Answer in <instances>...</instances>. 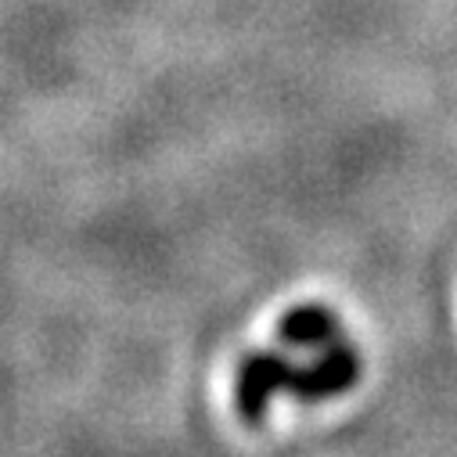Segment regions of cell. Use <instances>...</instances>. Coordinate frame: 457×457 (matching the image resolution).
I'll use <instances>...</instances> for the list:
<instances>
[{
  "mask_svg": "<svg viewBox=\"0 0 457 457\" xmlns=\"http://www.w3.org/2000/svg\"><path fill=\"white\" fill-rule=\"evenodd\" d=\"M295 364L278 350H256L238 364L235 375V414L245 425H260L270 411L274 393L288 389Z\"/></svg>",
  "mask_w": 457,
  "mask_h": 457,
  "instance_id": "obj_1",
  "label": "cell"
},
{
  "mask_svg": "<svg viewBox=\"0 0 457 457\" xmlns=\"http://www.w3.org/2000/svg\"><path fill=\"white\" fill-rule=\"evenodd\" d=\"M357 378H361V353L350 346V342L338 338V342H331V346L317 350L313 361L295 364L288 393L299 403H320V400H331L338 393L353 389Z\"/></svg>",
  "mask_w": 457,
  "mask_h": 457,
  "instance_id": "obj_2",
  "label": "cell"
},
{
  "mask_svg": "<svg viewBox=\"0 0 457 457\" xmlns=\"http://www.w3.org/2000/svg\"><path fill=\"white\" fill-rule=\"evenodd\" d=\"M278 342L288 350H324L338 342V317L324 303H299L281 313Z\"/></svg>",
  "mask_w": 457,
  "mask_h": 457,
  "instance_id": "obj_3",
  "label": "cell"
}]
</instances>
